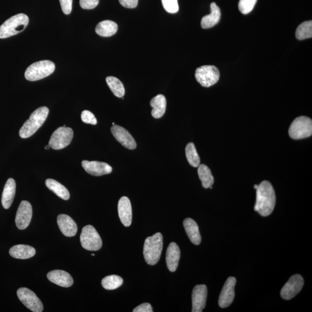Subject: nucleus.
Masks as SVG:
<instances>
[{"label":"nucleus","instance_id":"1","mask_svg":"<svg viewBox=\"0 0 312 312\" xmlns=\"http://www.w3.org/2000/svg\"><path fill=\"white\" fill-rule=\"evenodd\" d=\"M275 204L276 195L273 185L264 180L256 189V202L254 209L261 216L266 217L273 212Z\"/></svg>","mask_w":312,"mask_h":312},{"label":"nucleus","instance_id":"2","mask_svg":"<svg viewBox=\"0 0 312 312\" xmlns=\"http://www.w3.org/2000/svg\"><path fill=\"white\" fill-rule=\"evenodd\" d=\"M49 109L46 107L38 108L30 115L19 131L21 139H28L41 128L49 115Z\"/></svg>","mask_w":312,"mask_h":312},{"label":"nucleus","instance_id":"3","mask_svg":"<svg viewBox=\"0 0 312 312\" xmlns=\"http://www.w3.org/2000/svg\"><path fill=\"white\" fill-rule=\"evenodd\" d=\"M162 248L163 237L161 233H156L146 239L144 246V256L147 264L154 266L158 263Z\"/></svg>","mask_w":312,"mask_h":312},{"label":"nucleus","instance_id":"4","mask_svg":"<svg viewBox=\"0 0 312 312\" xmlns=\"http://www.w3.org/2000/svg\"><path fill=\"white\" fill-rule=\"evenodd\" d=\"M28 22V17L23 13L9 18L0 26V38H9L20 33L26 28Z\"/></svg>","mask_w":312,"mask_h":312},{"label":"nucleus","instance_id":"5","mask_svg":"<svg viewBox=\"0 0 312 312\" xmlns=\"http://www.w3.org/2000/svg\"><path fill=\"white\" fill-rule=\"evenodd\" d=\"M55 70V64L51 61H37L30 65L25 71V78L28 81H37L48 77Z\"/></svg>","mask_w":312,"mask_h":312},{"label":"nucleus","instance_id":"6","mask_svg":"<svg viewBox=\"0 0 312 312\" xmlns=\"http://www.w3.org/2000/svg\"><path fill=\"white\" fill-rule=\"evenodd\" d=\"M289 136L294 140H301L310 137L312 134V121L307 117L296 118L290 125Z\"/></svg>","mask_w":312,"mask_h":312},{"label":"nucleus","instance_id":"7","mask_svg":"<svg viewBox=\"0 0 312 312\" xmlns=\"http://www.w3.org/2000/svg\"><path fill=\"white\" fill-rule=\"evenodd\" d=\"M80 239L82 247L89 251H97L102 247V239L91 225L83 228Z\"/></svg>","mask_w":312,"mask_h":312},{"label":"nucleus","instance_id":"8","mask_svg":"<svg viewBox=\"0 0 312 312\" xmlns=\"http://www.w3.org/2000/svg\"><path fill=\"white\" fill-rule=\"evenodd\" d=\"M195 77L199 84L209 88L219 81L220 72L218 68L213 65H204L197 68Z\"/></svg>","mask_w":312,"mask_h":312},{"label":"nucleus","instance_id":"9","mask_svg":"<svg viewBox=\"0 0 312 312\" xmlns=\"http://www.w3.org/2000/svg\"><path fill=\"white\" fill-rule=\"evenodd\" d=\"M74 132L72 129L60 127L52 134L49 145L54 150H62L71 144Z\"/></svg>","mask_w":312,"mask_h":312},{"label":"nucleus","instance_id":"10","mask_svg":"<svg viewBox=\"0 0 312 312\" xmlns=\"http://www.w3.org/2000/svg\"><path fill=\"white\" fill-rule=\"evenodd\" d=\"M18 298L28 309L34 312H41L43 307L41 301L31 290L21 288L17 291Z\"/></svg>","mask_w":312,"mask_h":312},{"label":"nucleus","instance_id":"11","mask_svg":"<svg viewBox=\"0 0 312 312\" xmlns=\"http://www.w3.org/2000/svg\"><path fill=\"white\" fill-rule=\"evenodd\" d=\"M304 285L302 276L296 274L292 276L281 290L282 298L290 300L294 298L301 292Z\"/></svg>","mask_w":312,"mask_h":312},{"label":"nucleus","instance_id":"12","mask_svg":"<svg viewBox=\"0 0 312 312\" xmlns=\"http://www.w3.org/2000/svg\"><path fill=\"white\" fill-rule=\"evenodd\" d=\"M32 209L30 203L27 201L21 202L17 210L15 223L18 229L24 230L30 223Z\"/></svg>","mask_w":312,"mask_h":312},{"label":"nucleus","instance_id":"13","mask_svg":"<svg viewBox=\"0 0 312 312\" xmlns=\"http://www.w3.org/2000/svg\"><path fill=\"white\" fill-rule=\"evenodd\" d=\"M236 283L237 279L234 277L228 278L225 282L219 299V306L220 308H226L233 303L235 297Z\"/></svg>","mask_w":312,"mask_h":312},{"label":"nucleus","instance_id":"14","mask_svg":"<svg viewBox=\"0 0 312 312\" xmlns=\"http://www.w3.org/2000/svg\"><path fill=\"white\" fill-rule=\"evenodd\" d=\"M208 290L205 285H197L194 287L192 293V312H201L206 306Z\"/></svg>","mask_w":312,"mask_h":312},{"label":"nucleus","instance_id":"15","mask_svg":"<svg viewBox=\"0 0 312 312\" xmlns=\"http://www.w3.org/2000/svg\"><path fill=\"white\" fill-rule=\"evenodd\" d=\"M111 132L116 140L123 147L130 150H135L137 147L136 141L128 130L115 125L111 128Z\"/></svg>","mask_w":312,"mask_h":312},{"label":"nucleus","instance_id":"16","mask_svg":"<svg viewBox=\"0 0 312 312\" xmlns=\"http://www.w3.org/2000/svg\"><path fill=\"white\" fill-rule=\"evenodd\" d=\"M82 165L87 172L93 176H103L111 173L112 171L111 166L104 162L83 160Z\"/></svg>","mask_w":312,"mask_h":312},{"label":"nucleus","instance_id":"17","mask_svg":"<svg viewBox=\"0 0 312 312\" xmlns=\"http://www.w3.org/2000/svg\"><path fill=\"white\" fill-rule=\"evenodd\" d=\"M57 224L61 233L66 237H72L77 234V225L74 220L68 215L61 214L58 216Z\"/></svg>","mask_w":312,"mask_h":312},{"label":"nucleus","instance_id":"18","mask_svg":"<svg viewBox=\"0 0 312 312\" xmlns=\"http://www.w3.org/2000/svg\"><path fill=\"white\" fill-rule=\"evenodd\" d=\"M118 213L121 222L125 227L130 226L132 222V207L129 198L123 197L118 203Z\"/></svg>","mask_w":312,"mask_h":312},{"label":"nucleus","instance_id":"19","mask_svg":"<svg viewBox=\"0 0 312 312\" xmlns=\"http://www.w3.org/2000/svg\"><path fill=\"white\" fill-rule=\"evenodd\" d=\"M49 281L63 288H70L74 284L70 274L63 270H54L47 275Z\"/></svg>","mask_w":312,"mask_h":312},{"label":"nucleus","instance_id":"20","mask_svg":"<svg viewBox=\"0 0 312 312\" xmlns=\"http://www.w3.org/2000/svg\"><path fill=\"white\" fill-rule=\"evenodd\" d=\"M180 257L179 246L175 242L170 243L166 250V263L168 270L172 273L175 272L178 267Z\"/></svg>","mask_w":312,"mask_h":312},{"label":"nucleus","instance_id":"21","mask_svg":"<svg viewBox=\"0 0 312 312\" xmlns=\"http://www.w3.org/2000/svg\"><path fill=\"white\" fill-rule=\"evenodd\" d=\"M16 193V182L9 178L5 185L2 194L1 202L3 208L8 209L12 205Z\"/></svg>","mask_w":312,"mask_h":312},{"label":"nucleus","instance_id":"22","mask_svg":"<svg viewBox=\"0 0 312 312\" xmlns=\"http://www.w3.org/2000/svg\"><path fill=\"white\" fill-rule=\"evenodd\" d=\"M183 226L191 242L195 245L200 244L201 237L197 223L191 218H186L183 221Z\"/></svg>","mask_w":312,"mask_h":312},{"label":"nucleus","instance_id":"23","mask_svg":"<svg viewBox=\"0 0 312 312\" xmlns=\"http://www.w3.org/2000/svg\"><path fill=\"white\" fill-rule=\"evenodd\" d=\"M35 249L32 246L26 245H14L10 249V256L17 259H28L35 255Z\"/></svg>","mask_w":312,"mask_h":312},{"label":"nucleus","instance_id":"24","mask_svg":"<svg viewBox=\"0 0 312 312\" xmlns=\"http://www.w3.org/2000/svg\"><path fill=\"white\" fill-rule=\"evenodd\" d=\"M210 9H211V12L208 15L202 17L201 22L202 28L207 29L213 27L219 22L221 11L219 6L216 4V3L212 2L210 4Z\"/></svg>","mask_w":312,"mask_h":312},{"label":"nucleus","instance_id":"25","mask_svg":"<svg viewBox=\"0 0 312 312\" xmlns=\"http://www.w3.org/2000/svg\"><path fill=\"white\" fill-rule=\"evenodd\" d=\"M166 101L162 94H158L151 101V106L153 108L152 115L154 118H161L166 111Z\"/></svg>","mask_w":312,"mask_h":312},{"label":"nucleus","instance_id":"26","mask_svg":"<svg viewBox=\"0 0 312 312\" xmlns=\"http://www.w3.org/2000/svg\"><path fill=\"white\" fill-rule=\"evenodd\" d=\"M118 24L112 20H104L97 25L96 33L104 37H111L118 31Z\"/></svg>","mask_w":312,"mask_h":312},{"label":"nucleus","instance_id":"27","mask_svg":"<svg viewBox=\"0 0 312 312\" xmlns=\"http://www.w3.org/2000/svg\"><path fill=\"white\" fill-rule=\"evenodd\" d=\"M45 184L46 187L50 190L53 191L54 194H56L58 197L64 199V200H68L70 198V194L67 188L64 186L63 184L58 182L57 181L52 179H48L46 180Z\"/></svg>","mask_w":312,"mask_h":312},{"label":"nucleus","instance_id":"28","mask_svg":"<svg viewBox=\"0 0 312 312\" xmlns=\"http://www.w3.org/2000/svg\"><path fill=\"white\" fill-rule=\"evenodd\" d=\"M198 174L202 183V186L205 188H208L212 186L214 183V177L211 170L208 166L205 164L199 165L198 169Z\"/></svg>","mask_w":312,"mask_h":312},{"label":"nucleus","instance_id":"29","mask_svg":"<svg viewBox=\"0 0 312 312\" xmlns=\"http://www.w3.org/2000/svg\"><path fill=\"white\" fill-rule=\"evenodd\" d=\"M106 82L109 88L115 96L122 98L125 96V87L119 79L114 77H108L106 78Z\"/></svg>","mask_w":312,"mask_h":312},{"label":"nucleus","instance_id":"30","mask_svg":"<svg viewBox=\"0 0 312 312\" xmlns=\"http://www.w3.org/2000/svg\"><path fill=\"white\" fill-rule=\"evenodd\" d=\"M186 156L188 163L193 167H198L200 165V158L193 143H190L186 147Z\"/></svg>","mask_w":312,"mask_h":312},{"label":"nucleus","instance_id":"31","mask_svg":"<svg viewBox=\"0 0 312 312\" xmlns=\"http://www.w3.org/2000/svg\"><path fill=\"white\" fill-rule=\"evenodd\" d=\"M123 279L119 276L112 275L105 277L101 284L105 289L108 290H113L117 289L123 285Z\"/></svg>","mask_w":312,"mask_h":312},{"label":"nucleus","instance_id":"32","mask_svg":"<svg viewBox=\"0 0 312 312\" xmlns=\"http://www.w3.org/2000/svg\"><path fill=\"white\" fill-rule=\"evenodd\" d=\"M296 37L299 40L310 38L312 37V21H307L297 27Z\"/></svg>","mask_w":312,"mask_h":312},{"label":"nucleus","instance_id":"33","mask_svg":"<svg viewBox=\"0 0 312 312\" xmlns=\"http://www.w3.org/2000/svg\"><path fill=\"white\" fill-rule=\"evenodd\" d=\"M257 0H240L239 2V9L244 14H248L253 9Z\"/></svg>","mask_w":312,"mask_h":312},{"label":"nucleus","instance_id":"34","mask_svg":"<svg viewBox=\"0 0 312 312\" xmlns=\"http://www.w3.org/2000/svg\"><path fill=\"white\" fill-rule=\"evenodd\" d=\"M163 7L166 12L170 13H176L179 10L177 0H161Z\"/></svg>","mask_w":312,"mask_h":312},{"label":"nucleus","instance_id":"35","mask_svg":"<svg viewBox=\"0 0 312 312\" xmlns=\"http://www.w3.org/2000/svg\"><path fill=\"white\" fill-rule=\"evenodd\" d=\"M81 119L83 122L86 124L96 125L97 123L95 116L88 110L83 111L81 114Z\"/></svg>","mask_w":312,"mask_h":312},{"label":"nucleus","instance_id":"36","mask_svg":"<svg viewBox=\"0 0 312 312\" xmlns=\"http://www.w3.org/2000/svg\"><path fill=\"white\" fill-rule=\"evenodd\" d=\"M80 5L85 9H92L99 5V0H80Z\"/></svg>","mask_w":312,"mask_h":312},{"label":"nucleus","instance_id":"37","mask_svg":"<svg viewBox=\"0 0 312 312\" xmlns=\"http://www.w3.org/2000/svg\"><path fill=\"white\" fill-rule=\"evenodd\" d=\"M61 9L65 14H69L71 12L72 0H59Z\"/></svg>","mask_w":312,"mask_h":312},{"label":"nucleus","instance_id":"38","mask_svg":"<svg viewBox=\"0 0 312 312\" xmlns=\"http://www.w3.org/2000/svg\"><path fill=\"white\" fill-rule=\"evenodd\" d=\"M121 4L128 8H134L138 5L139 0H119Z\"/></svg>","mask_w":312,"mask_h":312},{"label":"nucleus","instance_id":"39","mask_svg":"<svg viewBox=\"0 0 312 312\" xmlns=\"http://www.w3.org/2000/svg\"><path fill=\"white\" fill-rule=\"evenodd\" d=\"M134 312H153L151 305L149 303H144L137 307L133 310Z\"/></svg>","mask_w":312,"mask_h":312},{"label":"nucleus","instance_id":"40","mask_svg":"<svg viewBox=\"0 0 312 312\" xmlns=\"http://www.w3.org/2000/svg\"><path fill=\"white\" fill-rule=\"evenodd\" d=\"M50 148H50L49 145H46V146L45 147V150H50Z\"/></svg>","mask_w":312,"mask_h":312},{"label":"nucleus","instance_id":"41","mask_svg":"<svg viewBox=\"0 0 312 312\" xmlns=\"http://www.w3.org/2000/svg\"><path fill=\"white\" fill-rule=\"evenodd\" d=\"M258 186H259V185L255 184V186H254V188H255V189L256 190L257 187H258Z\"/></svg>","mask_w":312,"mask_h":312},{"label":"nucleus","instance_id":"42","mask_svg":"<svg viewBox=\"0 0 312 312\" xmlns=\"http://www.w3.org/2000/svg\"><path fill=\"white\" fill-rule=\"evenodd\" d=\"M92 256H95V255H94V254H92Z\"/></svg>","mask_w":312,"mask_h":312},{"label":"nucleus","instance_id":"43","mask_svg":"<svg viewBox=\"0 0 312 312\" xmlns=\"http://www.w3.org/2000/svg\"><path fill=\"white\" fill-rule=\"evenodd\" d=\"M112 125H113V126H114V125H115V123H112Z\"/></svg>","mask_w":312,"mask_h":312}]
</instances>
